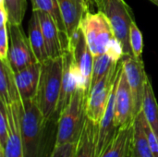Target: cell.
<instances>
[{"label":"cell","instance_id":"6da1fadb","mask_svg":"<svg viewBox=\"0 0 158 157\" xmlns=\"http://www.w3.org/2000/svg\"><path fill=\"white\" fill-rule=\"evenodd\" d=\"M19 114L23 147V157H50L47 155L48 138L46 120L34 99L19 104Z\"/></svg>","mask_w":158,"mask_h":157},{"label":"cell","instance_id":"7a4b0ae2","mask_svg":"<svg viewBox=\"0 0 158 157\" xmlns=\"http://www.w3.org/2000/svg\"><path fill=\"white\" fill-rule=\"evenodd\" d=\"M41 64V75L34 100L46 120L53 121L56 120V112L61 91L63 56L56 58H48Z\"/></svg>","mask_w":158,"mask_h":157},{"label":"cell","instance_id":"3957f363","mask_svg":"<svg viewBox=\"0 0 158 157\" xmlns=\"http://www.w3.org/2000/svg\"><path fill=\"white\" fill-rule=\"evenodd\" d=\"M86 118V93L79 87L58 117L55 146L78 143Z\"/></svg>","mask_w":158,"mask_h":157},{"label":"cell","instance_id":"277c9868","mask_svg":"<svg viewBox=\"0 0 158 157\" xmlns=\"http://www.w3.org/2000/svg\"><path fill=\"white\" fill-rule=\"evenodd\" d=\"M97 10L107 18L116 39L121 43L124 55H132L130 44V31L135 20L131 6L125 0H99Z\"/></svg>","mask_w":158,"mask_h":157},{"label":"cell","instance_id":"5b68a950","mask_svg":"<svg viewBox=\"0 0 158 157\" xmlns=\"http://www.w3.org/2000/svg\"><path fill=\"white\" fill-rule=\"evenodd\" d=\"M81 29L94 57L105 54L109 43L115 37L107 18L99 10L96 12L88 10L81 19Z\"/></svg>","mask_w":158,"mask_h":157},{"label":"cell","instance_id":"8992f818","mask_svg":"<svg viewBox=\"0 0 158 157\" xmlns=\"http://www.w3.org/2000/svg\"><path fill=\"white\" fill-rule=\"evenodd\" d=\"M122 68L121 60L117 68H113L107 75L98 82L92 85L86 96V116L95 124L102 120L114 87V84Z\"/></svg>","mask_w":158,"mask_h":157},{"label":"cell","instance_id":"52a82bcc","mask_svg":"<svg viewBox=\"0 0 158 157\" xmlns=\"http://www.w3.org/2000/svg\"><path fill=\"white\" fill-rule=\"evenodd\" d=\"M68 50L72 53L74 63L80 76L81 85L87 96L92 81L94 56L89 48L81 26L69 39Z\"/></svg>","mask_w":158,"mask_h":157},{"label":"cell","instance_id":"ba28073f","mask_svg":"<svg viewBox=\"0 0 158 157\" xmlns=\"http://www.w3.org/2000/svg\"><path fill=\"white\" fill-rule=\"evenodd\" d=\"M121 65L132 93L134 117L136 118L143 111L145 83L149 77L145 72L142 57H135L133 55H124L121 58Z\"/></svg>","mask_w":158,"mask_h":157},{"label":"cell","instance_id":"9c48e42d","mask_svg":"<svg viewBox=\"0 0 158 157\" xmlns=\"http://www.w3.org/2000/svg\"><path fill=\"white\" fill-rule=\"evenodd\" d=\"M9 50L8 61L14 72L37 63L29 37L26 36L21 25H9Z\"/></svg>","mask_w":158,"mask_h":157},{"label":"cell","instance_id":"30bf717a","mask_svg":"<svg viewBox=\"0 0 158 157\" xmlns=\"http://www.w3.org/2000/svg\"><path fill=\"white\" fill-rule=\"evenodd\" d=\"M133 98L127 76L121 68L120 75L115 92L114 120L118 129L130 126L134 123Z\"/></svg>","mask_w":158,"mask_h":157},{"label":"cell","instance_id":"8fae6325","mask_svg":"<svg viewBox=\"0 0 158 157\" xmlns=\"http://www.w3.org/2000/svg\"><path fill=\"white\" fill-rule=\"evenodd\" d=\"M79 87L82 88L81 85L80 76L74 63L73 56L69 50H67L63 54V76L59 100L56 112V122L59 115L68 106L73 94Z\"/></svg>","mask_w":158,"mask_h":157},{"label":"cell","instance_id":"7c38bea8","mask_svg":"<svg viewBox=\"0 0 158 157\" xmlns=\"http://www.w3.org/2000/svg\"><path fill=\"white\" fill-rule=\"evenodd\" d=\"M118 78H119V76L118 77V79L114 84L106 113H105L102 120L98 124L96 141H95V157H101L107 151V149L114 143V141L118 135V130H119L116 126L115 120H114L115 92H116V87H117Z\"/></svg>","mask_w":158,"mask_h":157},{"label":"cell","instance_id":"4fadbf2b","mask_svg":"<svg viewBox=\"0 0 158 157\" xmlns=\"http://www.w3.org/2000/svg\"><path fill=\"white\" fill-rule=\"evenodd\" d=\"M20 103V102H19ZM6 105L8 121V139L4 150L6 157H23V147L19 114V104Z\"/></svg>","mask_w":158,"mask_h":157},{"label":"cell","instance_id":"5bb4252c","mask_svg":"<svg viewBox=\"0 0 158 157\" xmlns=\"http://www.w3.org/2000/svg\"><path fill=\"white\" fill-rule=\"evenodd\" d=\"M36 12L40 19L49 58H56L62 56L66 51V47L56 23L49 14L44 11Z\"/></svg>","mask_w":158,"mask_h":157},{"label":"cell","instance_id":"9a60e30c","mask_svg":"<svg viewBox=\"0 0 158 157\" xmlns=\"http://www.w3.org/2000/svg\"><path fill=\"white\" fill-rule=\"evenodd\" d=\"M59 5L69 43V39L80 28L89 7L86 0H59Z\"/></svg>","mask_w":158,"mask_h":157},{"label":"cell","instance_id":"2e32d148","mask_svg":"<svg viewBox=\"0 0 158 157\" xmlns=\"http://www.w3.org/2000/svg\"><path fill=\"white\" fill-rule=\"evenodd\" d=\"M41 67L42 64L37 62L15 72V79L21 101L35 98L41 75Z\"/></svg>","mask_w":158,"mask_h":157},{"label":"cell","instance_id":"e0dca14e","mask_svg":"<svg viewBox=\"0 0 158 157\" xmlns=\"http://www.w3.org/2000/svg\"><path fill=\"white\" fill-rule=\"evenodd\" d=\"M0 101L6 105L21 102L15 72L10 66L8 58L0 59Z\"/></svg>","mask_w":158,"mask_h":157},{"label":"cell","instance_id":"ac0fdd59","mask_svg":"<svg viewBox=\"0 0 158 157\" xmlns=\"http://www.w3.org/2000/svg\"><path fill=\"white\" fill-rule=\"evenodd\" d=\"M28 37L32 48V51L39 63H44L49 58L44 37L43 34L41 22L36 11L32 10V14L29 22Z\"/></svg>","mask_w":158,"mask_h":157},{"label":"cell","instance_id":"d6986e66","mask_svg":"<svg viewBox=\"0 0 158 157\" xmlns=\"http://www.w3.org/2000/svg\"><path fill=\"white\" fill-rule=\"evenodd\" d=\"M145 117L143 112L139 113L134 118L132 137V157H154L144 126Z\"/></svg>","mask_w":158,"mask_h":157},{"label":"cell","instance_id":"ffe728a7","mask_svg":"<svg viewBox=\"0 0 158 157\" xmlns=\"http://www.w3.org/2000/svg\"><path fill=\"white\" fill-rule=\"evenodd\" d=\"M133 124L118 130L114 143L101 157H132Z\"/></svg>","mask_w":158,"mask_h":157},{"label":"cell","instance_id":"44dd1931","mask_svg":"<svg viewBox=\"0 0 158 157\" xmlns=\"http://www.w3.org/2000/svg\"><path fill=\"white\" fill-rule=\"evenodd\" d=\"M98 125L88 118L77 143L74 157H95V141Z\"/></svg>","mask_w":158,"mask_h":157},{"label":"cell","instance_id":"7402d4cb","mask_svg":"<svg viewBox=\"0 0 158 157\" xmlns=\"http://www.w3.org/2000/svg\"><path fill=\"white\" fill-rule=\"evenodd\" d=\"M33 11H44L49 14L56 23L66 47V51L69 49V38L66 31V27L63 21L59 0H31Z\"/></svg>","mask_w":158,"mask_h":157},{"label":"cell","instance_id":"603a6c76","mask_svg":"<svg viewBox=\"0 0 158 157\" xmlns=\"http://www.w3.org/2000/svg\"><path fill=\"white\" fill-rule=\"evenodd\" d=\"M143 112L148 124L158 138V104L150 78L147 79L145 83Z\"/></svg>","mask_w":158,"mask_h":157},{"label":"cell","instance_id":"cb8c5ba5","mask_svg":"<svg viewBox=\"0 0 158 157\" xmlns=\"http://www.w3.org/2000/svg\"><path fill=\"white\" fill-rule=\"evenodd\" d=\"M119 62L116 61L107 53L94 56L91 86L95 84L96 82H98L101 79H103L106 75H107L113 68H117L118 65L119 64Z\"/></svg>","mask_w":158,"mask_h":157},{"label":"cell","instance_id":"d4e9b609","mask_svg":"<svg viewBox=\"0 0 158 157\" xmlns=\"http://www.w3.org/2000/svg\"><path fill=\"white\" fill-rule=\"evenodd\" d=\"M7 13L9 25H21L27 2L26 0H1Z\"/></svg>","mask_w":158,"mask_h":157},{"label":"cell","instance_id":"484cf974","mask_svg":"<svg viewBox=\"0 0 158 157\" xmlns=\"http://www.w3.org/2000/svg\"><path fill=\"white\" fill-rule=\"evenodd\" d=\"M130 44L131 47L132 55L135 57H142L143 50V37L135 20L131 23V26Z\"/></svg>","mask_w":158,"mask_h":157},{"label":"cell","instance_id":"4316f807","mask_svg":"<svg viewBox=\"0 0 158 157\" xmlns=\"http://www.w3.org/2000/svg\"><path fill=\"white\" fill-rule=\"evenodd\" d=\"M8 139V121L6 105L0 101V148H5Z\"/></svg>","mask_w":158,"mask_h":157},{"label":"cell","instance_id":"83f0119b","mask_svg":"<svg viewBox=\"0 0 158 157\" xmlns=\"http://www.w3.org/2000/svg\"><path fill=\"white\" fill-rule=\"evenodd\" d=\"M9 42L8 22L0 23V59H6L8 57Z\"/></svg>","mask_w":158,"mask_h":157},{"label":"cell","instance_id":"f1b7e54d","mask_svg":"<svg viewBox=\"0 0 158 157\" xmlns=\"http://www.w3.org/2000/svg\"><path fill=\"white\" fill-rule=\"evenodd\" d=\"M77 143H66L60 146H55L50 157H74Z\"/></svg>","mask_w":158,"mask_h":157},{"label":"cell","instance_id":"f546056e","mask_svg":"<svg viewBox=\"0 0 158 157\" xmlns=\"http://www.w3.org/2000/svg\"><path fill=\"white\" fill-rule=\"evenodd\" d=\"M98 2H99V0H86V3L88 5L89 10H91L93 8H97Z\"/></svg>","mask_w":158,"mask_h":157},{"label":"cell","instance_id":"4dcf8cb0","mask_svg":"<svg viewBox=\"0 0 158 157\" xmlns=\"http://www.w3.org/2000/svg\"><path fill=\"white\" fill-rule=\"evenodd\" d=\"M0 157H6L5 154H4V150L2 148H0Z\"/></svg>","mask_w":158,"mask_h":157},{"label":"cell","instance_id":"1f68e13d","mask_svg":"<svg viewBox=\"0 0 158 157\" xmlns=\"http://www.w3.org/2000/svg\"><path fill=\"white\" fill-rule=\"evenodd\" d=\"M150 2H152L153 4H155L156 6H158V0H149Z\"/></svg>","mask_w":158,"mask_h":157}]
</instances>
